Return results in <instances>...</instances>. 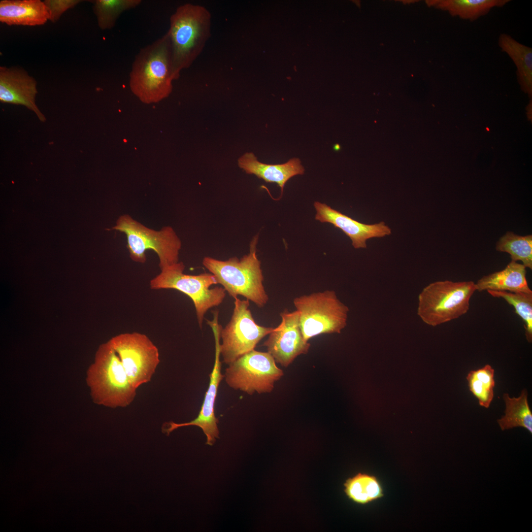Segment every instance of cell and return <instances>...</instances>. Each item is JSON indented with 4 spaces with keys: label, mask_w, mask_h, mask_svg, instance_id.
Listing matches in <instances>:
<instances>
[{
    "label": "cell",
    "mask_w": 532,
    "mask_h": 532,
    "mask_svg": "<svg viewBox=\"0 0 532 532\" xmlns=\"http://www.w3.org/2000/svg\"><path fill=\"white\" fill-rule=\"evenodd\" d=\"M211 15L204 6L187 3L170 17L166 33L170 46L172 76L189 67L201 54L211 35Z\"/></svg>",
    "instance_id": "cell-1"
},
{
    "label": "cell",
    "mask_w": 532,
    "mask_h": 532,
    "mask_svg": "<svg viewBox=\"0 0 532 532\" xmlns=\"http://www.w3.org/2000/svg\"><path fill=\"white\" fill-rule=\"evenodd\" d=\"M174 80L169 38L166 33L141 49L133 63L129 84L143 103L157 102L167 97Z\"/></svg>",
    "instance_id": "cell-2"
},
{
    "label": "cell",
    "mask_w": 532,
    "mask_h": 532,
    "mask_svg": "<svg viewBox=\"0 0 532 532\" xmlns=\"http://www.w3.org/2000/svg\"><path fill=\"white\" fill-rule=\"evenodd\" d=\"M258 235L250 244L248 254L241 259L236 257L222 261L205 257L202 264L216 279L229 295L233 298L241 296L259 307L267 302L268 297L263 285L264 276L260 261L256 254Z\"/></svg>",
    "instance_id": "cell-3"
},
{
    "label": "cell",
    "mask_w": 532,
    "mask_h": 532,
    "mask_svg": "<svg viewBox=\"0 0 532 532\" xmlns=\"http://www.w3.org/2000/svg\"><path fill=\"white\" fill-rule=\"evenodd\" d=\"M86 382L93 401L108 407H127L136 394L137 389L108 341L97 350L94 362L87 371Z\"/></svg>",
    "instance_id": "cell-4"
},
{
    "label": "cell",
    "mask_w": 532,
    "mask_h": 532,
    "mask_svg": "<svg viewBox=\"0 0 532 532\" xmlns=\"http://www.w3.org/2000/svg\"><path fill=\"white\" fill-rule=\"evenodd\" d=\"M107 230L126 234L130 257L136 263H145L147 250H152L157 254L160 269L179 262L182 242L170 226L155 230L125 214L120 216L115 225Z\"/></svg>",
    "instance_id": "cell-5"
},
{
    "label": "cell",
    "mask_w": 532,
    "mask_h": 532,
    "mask_svg": "<svg viewBox=\"0 0 532 532\" xmlns=\"http://www.w3.org/2000/svg\"><path fill=\"white\" fill-rule=\"evenodd\" d=\"M476 291L472 281H438L423 288L418 296L417 314L427 325L436 327L466 314Z\"/></svg>",
    "instance_id": "cell-6"
},
{
    "label": "cell",
    "mask_w": 532,
    "mask_h": 532,
    "mask_svg": "<svg viewBox=\"0 0 532 532\" xmlns=\"http://www.w3.org/2000/svg\"><path fill=\"white\" fill-rule=\"evenodd\" d=\"M184 269L185 265L181 262L165 267L150 280V287L152 290L175 289L190 297L201 328L205 314L209 309L222 303L226 291L223 287L210 288L218 284L212 274H186Z\"/></svg>",
    "instance_id": "cell-7"
},
{
    "label": "cell",
    "mask_w": 532,
    "mask_h": 532,
    "mask_svg": "<svg viewBox=\"0 0 532 532\" xmlns=\"http://www.w3.org/2000/svg\"><path fill=\"white\" fill-rule=\"evenodd\" d=\"M299 312V326L304 339L325 333H340L347 325V306L332 290L313 293L294 299Z\"/></svg>",
    "instance_id": "cell-8"
},
{
    "label": "cell",
    "mask_w": 532,
    "mask_h": 532,
    "mask_svg": "<svg viewBox=\"0 0 532 532\" xmlns=\"http://www.w3.org/2000/svg\"><path fill=\"white\" fill-rule=\"evenodd\" d=\"M268 352L253 350L229 365L224 377L227 384L249 395L269 393L284 373Z\"/></svg>",
    "instance_id": "cell-9"
},
{
    "label": "cell",
    "mask_w": 532,
    "mask_h": 532,
    "mask_svg": "<svg viewBox=\"0 0 532 532\" xmlns=\"http://www.w3.org/2000/svg\"><path fill=\"white\" fill-rule=\"evenodd\" d=\"M108 342L135 388L151 380L160 359L157 347L148 336L138 332H124L112 337Z\"/></svg>",
    "instance_id": "cell-10"
},
{
    "label": "cell",
    "mask_w": 532,
    "mask_h": 532,
    "mask_svg": "<svg viewBox=\"0 0 532 532\" xmlns=\"http://www.w3.org/2000/svg\"><path fill=\"white\" fill-rule=\"evenodd\" d=\"M234 299L231 320L220 333V354L223 362L228 365L254 350L259 341L274 329L256 323L249 308V300H240L237 297Z\"/></svg>",
    "instance_id": "cell-11"
},
{
    "label": "cell",
    "mask_w": 532,
    "mask_h": 532,
    "mask_svg": "<svg viewBox=\"0 0 532 532\" xmlns=\"http://www.w3.org/2000/svg\"><path fill=\"white\" fill-rule=\"evenodd\" d=\"M280 315L281 322L269 333L263 345L276 363L287 367L298 356L307 353L310 344L302 336L297 310H285Z\"/></svg>",
    "instance_id": "cell-12"
},
{
    "label": "cell",
    "mask_w": 532,
    "mask_h": 532,
    "mask_svg": "<svg viewBox=\"0 0 532 532\" xmlns=\"http://www.w3.org/2000/svg\"><path fill=\"white\" fill-rule=\"evenodd\" d=\"M215 341V356L214 366L209 374V386L205 393L203 403L198 416L193 420L184 423H176L170 422L166 423V428H163V431L168 435L174 430L182 427L196 426L200 428L207 438L206 444L212 445L216 439L219 437L218 428V420L214 413V405L220 382L224 377L221 372V363L220 361L221 329L214 327L213 329Z\"/></svg>",
    "instance_id": "cell-13"
},
{
    "label": "cell",
    "mask_w": 532,
    "mask_h": 532,
    "mask_svg": "<svg viewBox=\"0 0 532 532\" xmlns=\"http://www.w3.org/2000/svg\"><path fill=\"white\" fill-rule=\"evenodd\" d=\"M36 81L24 69L0 67V100L3 103L21 105L33 112L41 122L46 118L35 103Z\"/></svg>",
    "instance_id": "cell-14"
},
{
    "label": "cell",
    "mask_w": 532,
    "mask_h": 532,
    "mask_svg": "<svg viewBox=\"0 0 532 532\" xmlns=\"http://www.w3.org/2000/svg\"><path fill=\"white\" fill-rule=\"evenodd\" d=\"M314 206L316 210L315 219L322 223H329L341 230L352 241L356 249L366 248V241L371 238L383 237L391 233V229L383 222L377 224L361 223L330 206L318 201Z\"/></svg>",
    "instance_id": "cell-15"
},
{
    "label": "cell",
    "mask_w": 532,
    "mask_h": 532,
    "mask_svg": "<svg viewBox=\"0 0 532 532\" xmlns=\"http://www.w3.org/2000/svg\"><path fill=\"white\" fill-rule=\"evenodd\" d=\"M238 165L247 174H254L267 183H275L281 188V196L284 187L289 179L297 175L304 174V168L298 158H293L282 164L269 165L258 161L251 152L240 157Z\"/></svg>",
    "instance_id": "cell-16"
},
{
    "label": "cell",
    "mask_w": 532,
    "mask_h": 532,
    "mask_svg": "<svg viewBox=\"0 0 532 532\" xmlns=\"http://www.w3.org/2000/svg\"><path fill=\"white\" fill-rule=\"evenodd\" d=\"M49 20L47 8L40 0H2L0 21L6 25L34 26Z\"/></svg>",
    "instance_id": "cell-17"
},
{
    "label": "cell",
    "mask_w": 532,
    "mask_h": 532,
    "mask_svg": "<svg viewBox=\"0 0 532 532\" xmlns=\"http://www.w3.org/2000/svg\"><path fill=\"white\" fill-rule=\"evenodd\" d=\"M526 267L511 261L502 270L483 276L475 283L476 291L532 293L526 278Z\"/></svg>",
    "instance_id": "cell-18"
},
{
    "label": "cell",
    "mask_w": 532,
    "mask_h": 532,
    "mask_svg": "<svg viewBox=\"0 0 532 532\" xmlns=\"http://www.w3.org/2000/svg\"><path fill=\"white\" fill-rule=\"evenodd\" d=\"M498 45L515 65L518 82L522 90L530 97L532 94V49L507 33H501Z\"/></svg>",
    "instance_id": "cell-19"
},
{
    "label": "cell",
    "mask_w": 532,
    "mask_h": 532,
    "mask_svg": "<svg viewBox=\"0 0 532 532\" xmlns=\"http://www.w3.org/2000/svg\"><path fill=\"white\" fill-rule=\"evenodd\" d=\"M510 0H427L429 6L447 11L451 16L470 22L485 16L495 7H501Z\"/></svg>",
    "instance_id": "cell-20"
},
{
    "label": "cell",
    "mask_w": 532,
    "mask_h": 532,
    "mask_svg": "<svg viewBox=\"0 0 532 532\" xmlns=\"http://www.w3.org/2000/svg\"><path fill=\"white\" fill-rule=\"evenodd\" d=\"M343 485L347 498L358 504L366 505L384 496L378 479L368 473L359 472L347 479Z\"/></svg>",
    "instance_id": "cell-21"
},
{
    "label": "cell",
    "mask_w": 532,
    "mask_h": 532,
    "mask_svg": "<svg viewBox=\"0 0 532 532\" xmlns=\"http://www.w3.org/2000/svg\"><path fill=\"white\" fill-rule=\"evenodd\" d=\"M503 399L505 404V414L497 420L502 431L522 427L532 433V413L528 400V391H522L518 398H510L505 393Z\"/></svg>",
    "instance_id": "cell-22"
},
{
    "label": "cell",
    "mask_w": 532,
    "mask_h": 532,
    "mask_svg": "<svg viewBox=\"0 0 532 532\" xmlns=\"http://www.w3.org/2000/svg\"><path fill=\"white\" fill-rule=\"evenodd\" d=\"M495 370L490 365L470 371L466 380L470 392L478 399L480 406L489 407L494 396Z\"/></svg>",
    "instance_id": "cell-23"
},
{
    "label": "cell",
    "mask_w": 532,
    "mask_h": 532,
    "mask_svg": "<svg viewBox=\"0 0 532 532\" xmlns=\"http://www.w3.org/2000/svg\"><path fill=\"white\" fill-rule=\"evenodd\" d=\"M94 12L101 30L112 29L124 12L134 8L140 0H96L93 1Z\"/></svg>",
    "instance_id": "cell-24"
},
{
    "label": "cell",
    "mask_w": 532,
    "mask_h": 532,
    "mask_svg": "<svg viewBox=\"0 0 532 532\" xmlns=\"http://www.w3.org/2000/svg\"><path fill=\"white\" fill-rule=\"evenodd\" d=\"M496 249L510 255L511 261H521L526 267L532 268V236L517 235L508 232L498 241Z\"/></svg>",
    "instance_id": "cell-25"
},
{
    "label": "cell",
    "mask_w": 532,
    "mask_h": 532,
    "mask_svg": "<svg viewBox=\"0 0 532 532\" xmlns=\"http://www.w3.org/2000/svg\"><path fill=\"white\" fill-rule=\"evenodd\" d=\"M492 297L503 299L513 306L515 313L523 320L525 336L529 343L532 342V293L487 291Z\"/></svg>",
    "instance_id": "cell-26"
},
{
    "label": "cell",
    "mask_w": 532,
    "mask_h": 532,
    "mask_svg": "<svg viewBox=\"0 0 532 532\" xmlns=\"http://www.w3.org/2000/svg\"><path fill=\"white\" fill-rule=\"evenodd\" d=\"M43 1L48 10L49 20L52 22H55L60 19L65 11L73 7L81 1L79 0H46Z\"/></svg>",
    "instance_id": "cell-27"
}]
</instances>
